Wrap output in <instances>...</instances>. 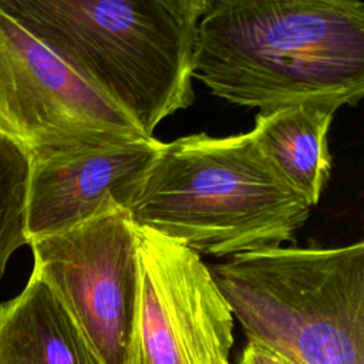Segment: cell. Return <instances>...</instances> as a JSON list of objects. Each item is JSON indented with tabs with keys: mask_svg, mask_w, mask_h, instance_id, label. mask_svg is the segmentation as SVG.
<instances>
[{
	"mask_svg": "<svg viewBox=\"0 0 364 364\" xmlns=\"http://www.w3.org/2000/svg\"><path fill=\"white\" fill-rule=\"evenodd\" d=\"M192 77L259 112L364 94V3L212 0L196 30Z\"/></svg>",
	"mask_w": 364,
	"mask_h": 364,
	"instance_id": "6da1fadb",
	"label": "cell"
},
{
	"mask_svg": "<svg viewBox=\"0 0 364 364\" xmlns=\"http://www.w3.org/2000/svg\"><path fill=\"white\" fill-rule=\"evenodd\" d=\"M310 208L250 132H202L164 144L129 212L136 226L198 255L225 257L291 240Z\"/></svg>",
	"mask_w": 364,
	"mask_h": 364,
	"instance_id": "7a4b0ae2",
	"label": "cell"
},
{
	"mask_svg": "<svg viewBox=\"0 0 364 364\" xmlns=\"http://www.w3.org/2000/svg\"><path fill=\"white\" fill-rule=\"evenodd\" d=\"M7 3L145 135L192 105L196 30L212 0Z\"/></svg>",
	"mask_w": 364,
	"mask_h": 364,
	"instance_id": "3957f363",
	"label": "cell"
},
{
	"mask_svg": "<svg viewBox=\"0 0 364 364\" xmlns=\"http://www.w3.org/2000/svg\"><path fill=\"white\" fill-rule=\"evenodd\" d=\"M247 337L294 364H364V243L269 247L208 266Z\"/></svg>",
	"mask_w": 364,
	"mask_h": 364,
	"instance_id": "277c9868",
	"label": "cell"
},
{
	"mask_svg": "<svg viewBox=\"0 0 364 364\" xmlns=\"http://www.w3.org/2000/svg\"><path fill=\"white\" fill-rule=\"evenodd\" d=\"M0 135L28 158L149 138L0 0Z\"/></svg>",
	"mask_w": 364,
	"mask_h": 364,
	"instance_id": "5b68a950",
	"label": "cell"
},
{
	"mask_svg": "<svg viewBox=\"0 0 364 364\" xmlns=\"http://www.w3.org/2000/svg\"><path fill=\"white\" fill-rule=\"evenodd\" d=\"M54 291L102 364H129L138 293V236L119 205L28 245Z\"/></svg>",
	"mask_w": 364,
	"mask_h": 364,
	"instance_id": "8992f818",
	"label": "cell"
},
{
	"mask_svg": "<svg viewBox=\"0 0 364 364\" xmlns=\"http://www.w3.org/2000/svg\"><path fill=\"white\" fill-rule=\"evenodd\" d=\"M138 293L129 364H230L233 314L208 264L136 226Z\"/></svg>",
	"mask_w": 364,
	"mask_h": 364,
	"instance_id": "52a82bcc",
	"label": "cell"
},
{
	"mask_svg": "<svg viewBox=\"0 0 364 364\" xmlns=\"http://www.w3.org/2000/svg\"><path fill=\"white\" fill-rule=\"evenodd\" d=\"M162 148L164 142L149 136L28 158V245L68 230L112 205L129 209Z\"/></svg>",
	"mask_w": 364,
	"mask_h": 364,
	"instance_id": "ba28073f",
	"label": "cell"
},
{
	"mask_svg": "<svg viewBox=\"0 0 364 364\" xmlns=\"http://www.w3.org/2000/svg\"><path fill=\"white\" fill-rule=\"evenodd\" d=\"M0 364H102L48 284L31 272L0 304Z\"/></svg>",
	"mask_w": 364,
	"mask_h": 364,
	"instance_id": "9c48e42d",
	"label": "cell"
},
{
	"mask_svg": "<svg viewBox=\"0 0 364 364\" xmlns=\"http://www.w3.org/2000/svg\"><path fill=\"white\" fill-rule=\"evenodd\" d=\"M338 108L310 101L257 112L249 131L282 179L310 206L318 203L331 175L328 131Z\"/></svg>",
	"mask_w": 364,
	"mask_h": 364,
	"instance_id": "30bf717a",
	"label": "cell"
},
{
	"mask_svg": "<svg viewBox=\"0 0 364 364\" xmlns=\"http://www.w3.org/2000/svg\"><path fill=\"white\" fill-rule=\"evenodd\" d=\"M28 172V156L0 135V279L13 253L28 245L26 235Z\"/></svg>",
	"mask_w": 364,
	"mask_h": 364,
	"instance_id": "8fae6325",
	"label": "cell"
},
{
	"mask_svg": "<svg viewBox=\"0 0 364 364\" xmlns=\"http://www.w3.org/2000/svg\"><path fill=\"white\" fill-rule=\"evenodd\" d=\"M237 364H294L284 355L255 340H247Z\"/></svg>",
	"mask_w": 364,
	"mask_h": 364,
	"instance_id": "7c38bea8",
	"label": "cell"
}]
</instances>
